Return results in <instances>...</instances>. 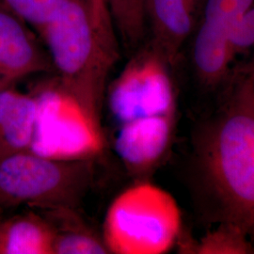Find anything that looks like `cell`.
Wrapping results in <instances>:
<instances>
[{"mask_svg":"<svg viewBox=\"0 0 254 254\" xmlns=\"http://www.w3.org/2000/svg\"><path fill=\"white\" fill-rule=\"evenodd\" d=\"M196 155L221 222L254 235V110L227 92L223 108L199 133Z\"/></svg>","mask_w":254,"mask_h":254,"instance_id":"obj_1","label":"cell"},{"mask_svg":"<svg viewBox=\"0 0 254 254\" xmlns=\"http://www.w3.org/2000/svg\"><path fill=\"white\" fill-rule=\"evenodd\" d=\"M56 77L102 124L109 72L119 59V46L98 34L89 0H69L39 32Z\"/></svg>","mask_w":254,"mask_h":254,"instance_id":"obj_2","label":"cell"},{"mask_svg":"<svg viewBox=\"0 0 254 254\" xmlns=\"http://www.w3.org/2000/svg\"><path fill=\"white\" fill-rule=\"evenodd\" d=\"M181 227V210L173 195L143 182L112 200L102 236L109 254H164L176 244Z\"/></svg>","mask_w":254,"mask_h":254,"instance_id":"obj_3","label":"cell"},{"mask_svg":"<svg viewBox=\"0 0 254 254\" xmlns=\"http://www.w3.org/2000/svg\"><path fill=\"white\" fill-rule=\"evenodd\" d=\"M93 158L64 160L25 150L0 160V207L73 209L93 179Z\"/></svg>","mask_w":254,"mask_h":254,"instance_id":"obj_4","label":"cell"},{"mask_svg":"<svg viewBox=\"0 0 254 254\" xmlns=\"http://www.w3.org/2000/svg\"><path fill=\"white\" fill-rule=\"evenodd\" d=\"M31 91L37 102L31 151L64 160L90 159L100 154L105 146L102 124L56 76Z\"/></svg>","mask_w":254,"mask_h":254,"instance_id":"obj_5","label":"cell"},{"mask_svg":"<svg viewBox=\"0 0 254 254\" xmlns=\"http://www.w3.org/2000/svg\"><path fill=\"white\" fill-rule=\"evenodd\" d=\"M172 65L147 40L107 87L105 101L113 127L143 119L176 115Z\"/></svg>","mask_w":254,"mask_h":254,"instance_id":"obj_6","label":"cell"},{"mask_svg":"<svg viewBox=\"0 0 254 254\" xmlns=\"http://www.w3.org/2000/svg\"><path fill=\"white\" fill-rule=\"evenodd\" d=\"M254 0H206L191 36V64L196 79L206 90L223 87L231 73L229 38L242 13Z\"/></svg>","mask_w":254,"mask_h":254,"instance_id":"obj_7","label":"cell"},{"mask_svg":"<svg viewBox=\"0 0 254 254\" xmlns=\"http://www.w3.org/2000/svg\"><path fill=\"white\" fill-rule=\"evenodd\" d=\"M53 71L36 32L0 3V90L37 73Z\"/></svg>","mask_w":254,"mask_h":254,"instance_id":"obj_8","label":"cell"},{"mask_svg":"<svg viewBox=\"0 0 254 254\" xmlns=\"http://www.w3.org/2000/svg\"><path fill=\"white\" fill-rule=\"evenodd\" d=\"M174 126L175 115H168L113 127V149L130 173H147L154 169L168 152Z\"/></svg>","mask_w":254,"mask_h":254,"instance_id":"obj_9","label":"cell"},{"mask_svg":"<svg viewBox=\"0 0 254 254\" xmlns=\"http://www.w3.org/2000/svg\"><path fill=\"white\" fill-rule=\"evenodd\" d=\"M206 0H148V40L174 66L190 40Z\"/></svg>","mask_w":254,"mask_h":254,"instance_id":"obj_10","label":"cell"},{"mask_svg":"<svg viewBox=\"0 0 254 254\" xmlns=\"http://www.w3.org/2000/svg\"><path fill=\"white\" fill-rule=\"evenodd\" d=\"M36 109L32 91H18L15 86L0 90V160L30 150Z\"/></svg>","mask_w":254,"mask_h":254,"instance_id":"obj_11","label":"cell"},{"mask_svg":"<svg viewBox=\"0 0 254 254\" xmlns=\"http://www.w3.org/2000/svg\"><path fill=\"white\" fill-rule=\"evenodd\" d=\"M54 229L35 213L0 220V254H53Z\"/></svg>","mask_w":254,"mask_h":254,"instance_id":"obj_12","label":"cell"},{"mask_svg":"<svg viewBox=\"0 0 254 254\" xmlns=\"http://www.w3.org/2000/svg\"><path fill=\"white\" fill-rule=\"evenodd\" d=\"M148 0H106L114 32L128 54L142 46L149 36Z\"/></svg>","mask_w":254,"mask_h":254,"instance_id":"obj_13","label":"cell"},{"mask_svg":"<svg viewBox=\"0 0 254 254\" xmlns=\"http://www.w3.org/2000/svg\"><path fill=\"white\" fill-rule=\"evenodd\" d=\"M72 210L64 209L65 223L57 226L50 222L54 229L53 254H109L103 236H97L74 218L71 221Z\"/></svg>","mask_w":254,"mask_h":254,"instance_id":"obj_14","label":"cell"},{"mask_svg":"<svg viewBox=\"0 0 254 254\" xmlns=\"http://www.w3.org/2000/svg\"><path fill=\"white\" fill-rule=\"evenodd\" d=\"M192 251L198 254H253L254 247L242 228L230 222H221L216 230L201 237Z\"/></svg>","mask_w":254,"mask_h":254,"instance_id":"obj_15","label":"cell"},{"mask_svg":"<svg viewBox=\"0 0 254 254\" xmlns=\"http://www.w3.org/2000/svg\"><path fill=\"white\" fill-rule=\"evenodd\" d=\"M69 0H0L6 8L25 21L37 34L61 11Z\"/></svg>","mask_w":254,"mask_h":254,"instance_id":"obj_16","label":"cell"},{"mask_svg":"<svg viewBox=\"0 0 254 254\" xmlns=\"http://www.w3.org/2000/svg\"><path fill=\"white\" fill-rule=\"evenodd\" d=\"M223 87L254 111V52L245 62L233 67Z\"/></svg>","mask_w":254,"mask_h":254,"instance_id":"obj_17","label":"cell"},{"mask_svg":"<svg viewBox=\"0 0 254 254\" xmlns=\"http://www.w3.org/2000/svg\"><path fill=\"white\" fill-rule=\"evenodd\" d=\"M229 48L234 66L239 58H247L254 53V3L236 22L229 38Z\"/></svg>","mask_w":254,"mask_h":254,"instance_id":"obj_18","label":"cell"},{"mask_svg":"<svg viewBox=\"0 0 254 254\" xmlns=\"http://www.w3.org/2000/svg\"><path fill=\"white\" fill-rule=\"evenodd\" d=\"M91 20L95 29L104 36H110L113 27L109 18L106 0H89Z\"/></svg>","mask_w":254,"mask_h":254,"instance_id":"obj_19","label":"cell"}]
</instances>
